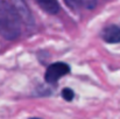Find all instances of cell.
Here are the masks:
<instances>
[{
	"mask_svg": "<svg viewBox=\"0 0 120 119\" xmlns=\"http://www.w3.org/2000/svg\"><path fill=\"white\" fill-rule=\"evenodd\" d=\"M70 73V67L63 62H57V63H52L51 65L48 67L47 71H45V76L44 79L47 83L49 84H54L56 83L58 79L63 76H65L67 74Z\"/></svg>",
	"mask_w": 120,
	"mask_h": 119,
	"instance_id": "7a4b0ae2",
	"label": "cell"
},
{
	"mask_svg": "<svg viewBox=\"0 0 120 119\" xmlns=\"http://www.w3.org/2000/svg\"><path fill=\"white\" fill-rule=\"evenodd\" d=\"M27 15L29 12L21 0H0V35L6 40L18 39Z\"/></svg>",
	"mask_w": 120,
	"mask_h": 119,
	"instance_id": "6da1fadb",
	"label": "cell"
},
{
	"mask_svg": "<svg viewBox=\"0 0 120 119\" xmlns=\"http://www.w3.org/2000/svg\"><path fill=\"white\" fill-rule=\"evenodd\" d=\"M101 36L107 43H118L120 42V27L116 25H110L105 27Z\"/></svg>",
	"mask_w": 120,
	"mask_h": 119,
	"instance_id": "3957f363",
	"label": "cell"
},
{
	"mask_svg": "<svg viewBox=\"0 0 120 119\" xmlns=\"http://www.w3.org/2000/svg\"><path fill=\"white\" fill-rule=\"evenodd\" d=\"M35 2L48 14H56L60 11V4L57 0H35Z\"/></svg>",
	"mask_w": 120,
	"mask_h": 119,
	"instance_id": "277c9868",
	"label": "cell"
},
{
	"mask_svg": "<svg viewBox=\"0 0 120 119\" xmlns=\"http://www.w3.org/2000/svg\"><path fill=\"white\" fill-rule=\"evenodd\" d=\"M30 119H41V118H30Z\"/></svg>",
	"mask_w": 120,
	"mask_h": 119,
	"instance_id": "52a82bcc",
	"label": "cell"
},
{
	"mask_svg": "<svg viewBox=\"0 0 120 119\" xmlns=\"http://www.w3.org/2000/svg\"><path fill=\"white\" fill-rule=\"evenodd\" d=\"M64 2L74 9L77 8H86V9H93L96 7L97 0H64Z\"/></svg>",
	"mask_w": 120,
	"mask_h": 119,
	"instance_id": "5b68a950",
	"label": "cell"
},
{
	"mask_svg": "<svg viewBox=\"0 0 120 119\" xmlns=\"http://www.w3.org/2000/svg\"><path fill=\"white\" fill-rule=\"evenodd\" d=\"M62 97H63L67 102H70V100L74 99V91H72L71 89L65 88V89L62 91Z\"/></svg>",
	"mask_w": 120,
	"mask_h": 119,
	"instance_id": "8992f818",
	"label": "cell"
}]
</instances>
